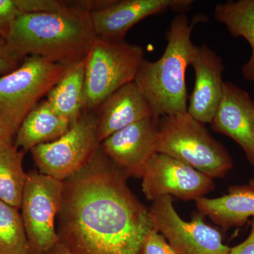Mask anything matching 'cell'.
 <instances>
[{
  "label": "cell",
  "instance_id": "1",
  "mask_svg": "<svg viewBox=\"0 0 254 254\" xmlns=\"http://www.w3.org/2000/svg\"><path fill=\"white\" fill-rule=\"evenodd\" d=\"M127 178L99 147L81 170L63 181L60 243L73 254H139L151 222Z\"/></svg>",
  "mask_w": 254,
  "mask_h": 254
},
{
  "label": "cell",
  "instance_id": "2",
  "mask_svg": "<svg viewBox=\"0 0 254 254\" xmlns=\"http://www.w3.org/2000/svg\"><path fill=\"white\" fill-rule=\"evenodd\" d=\"M90 1H73L59 12L21 15L6 41L10 49L24 59L36 55L66 66L86 58L97 38Z\"/></svg>",
  "mask_w": 254,
  "mask_h": 254
},
{
  "label": "cell",
  "instance_id": "3",
  "mask_svg": "<svg viewBox=\"0 0 254 254\" xmlns=\"http://www.w3.org/2000/svg\"><path fill=\"white\" fill-rule=\"evenodd\" d=\"M205 16L195 15L192 21L184 13L175 16L167 33L166 48L155 62L143 60L134 81L146 98L155 120L165 115L187 112L186 72L198 46L191 40L192 31Z\"/></svg>",
  "mask_w": 254,
  "mask_h": 254
},
{
  "label": "cell",
  "instance_id": "4",
  "mask_svg": "<svg viewBox=\"0 0 254 254\" xmlns=\"http://www.w3.org/2000/svg\"><path fill=\"white\" fill-rule=\"evenodd\" d=\"M155 120L157 153L177 159L213 179L226 176L233 168V160L225 146L188 112Z\"/></svg>",
  "mask_w": 254,
  "mask_h": 254
},
{
  "label": "cell",
  "instance_id": "5",
  "mask_svg": "<svg viewBox=\"0 0 254 254\" xmlns=\"http://www.w3.org/2000/svg\"><path fill=\"white\" fill-rule=\"evenodd\" d=\"M143 60L141 46L97 37L85 58L83 109L99 108L114 92L134 81Z\"/></svg>",
  "mask_w": 254,
  "mask_h": 254
},
{
  "label": "cell",
  "instance_id": "6",
  "mask_svg": "<svg viewBox=\"0 0 254 254\" xmlns=\"http://www.w3.org/2000/svg\"><path fill=\"white\" fill-rule=\"evenodd\" d=\"M69 67L31 55L14 71L0 76V114L14 134Z\"/></svg>",
  "mask_w": 254,
  "mask_h": 254
},
{
  "label": "cell",
  "instance_id": "7",
  "mask_svg": "<svg viewBox=\"0 0 254 254\" xmlns=\"http://www.w3.org/2000/svg\"><path fill=\"white\" fill-rule=\"evenodd\" d=\"M64 182L36 171L27 173L21 208L32 254H46L60 239L55 227Z\"/></svg>",
  "mask_w": 254,
  "mask_h": 254
},
{
  "label": "cell",
  "instance_id": "8",
  "mask_svg": "<svg viewBox=\"0 0 254 254\" xmlns=\"http://www.w3.org/2000/svg\"><path fill=\"white\" fill-rule=\"evenodd\" d=\"M97 118L82 113L63 136L31 150L40 173L64 181L81 170L99 148Z\"/></svg>",
  "mask_w": 254,
  "mask_h": 254
},
{
  "label": "cell",
  "instance_id": "9",
  "mask_svg": "<svg viewBox=\"0 0 254 254\" xmlns=\"http://www.w3.org/2000/svg\"><path fill=\"white\" fill-rule=\"evenodd\" d=\"M149 210L152 228L160 232L177 254H228L221 233L205 223L198 212L190 222L177 213L173 197H161L153 201Z\"/></svg>",
  "mask_w": 254,
  "mask_h": 254
},
{
  "label": "cell",
  "instance_id": "10",
  "mask_svg": "<svg viewBox=\"0 0 254 254\" xmlns=\"http://www.w3.org/2000/svg\"><path fill=\"white\" fill-rule=\"evenodd\" d=\"M141 178L143 193L152 201L166 195L185 201L197 200L215 189L211 177L161 153L150 159Z\"/></svg>",
  "mask_w": 254,
  "mask_h": 254
},
{
  "label": "cell",
  "instance_id": "11",
  "mask_svg": "<svg viewBox=\"0 0 254 254\" xmlns=\"http://www.w3.org/2000/svg\"><path fill=\"white\" fill-rule=\"evenodd\" d=\"M100 148L127 177L141 178L157 153L156 120L153 117L128 125L101 142Z\"/></svg>",
  "mask_w": 254,
  "mask_h": 254
},
{
  "label": "cell",
  "instance_id": "12",
  "mask_svg": "<svg viewBox=\"0 0 254 254\" xmlns=\"http://www.w3.org/2000/svg\"><path fill=\"white\" fill-rule=\"evenodd\" d=\"M192 0H123L91 12L92 23L96 36L113 41L125 40L130 28L145 18L167 10L186 11Z\"/></svg>",
  "mask_w": 254,
  "mask_h": 254
},
{
  "label": "cell",
  "instance_id": "13",
  "mask_svg": "<svg viewBox=\"0 0 254 254\" xmlns=\"http://www.w3.org/2000/svg\"><path fill=\"white\" fill-rule=\"evenodd\" d=\"M210 124L214 131L240 145L254 166V100L247 91L224 82L221 100Z\"/></svg>",
  "mask_w": 254,
  "mask_h": 254
},
{
  "label": "cell",
  "instance_id": "14",
  "mask_svg": "<svg viewBox=\"0 0 254 254\" xmlns=\"http://www.w3.org/2000/svg\"><path fill=\"white\" fill-rule=\"evenodd\" d=\"M190 65L195 85L187 112L200 123H210L221 100L225 66L220 57L205 44L198 46Z\"/></svg>",
  "mask_w": 254,
  "mask_h": 254
},
{
  "label": "cell",
  "instance_id": "15",
  "mask_svg": "<svg viewBox=\"0 0 254 254\" xmlns=\"http://www.w3.org/2000/svg\"><path fill=\"white\" fill-rule=\"evenodd\" d=\"M99 109L96 118L100 143L128 125L153 117L149 103L135 81L114 92Z\"/></svg>",
  "mask_w": 254,
  "mask_h": 254
},
{
  "label": "cell",
  "instance_id": "16",
  "mask_svg": "<svg viewBox=\"0 0 254 254\" xmlns=\"http://www.w3.org/2000/svg\"><path fill=\"white\" fill-rule=\"evenodd\" d=\"M195 201L201 215L225 230L243 226L254 217V187L250 185L230 187L228 194L216 198L202 197Z\"/></svg>",
  "mask_w": 254,
  "mask_h": 254
},
{
  "label": "cell",
  "instance_id": "17",
  "mask_svg": "<svg viewBox=\"0 0 254 254\" xmlns=\"http://www.w3.org/2000/svg\"><path fill=\"white\" fill-rule=\"evenodd\" d=\"M71 127L66 119L55 113L46 100H43L26 115L16 131L14 145L23 151L37 145L54 141Z\"/></svg>",
  "mask_w": 254,
  "mask_h": 254
},
{
  "label": "cell",
  "instance_id": "18",
  "mask_svg": "<svg viewBox=\"0 0 254 254\" xmlns=\"http://www.w3.org/2000/svg\"><path fill=\"white\" fill-rule=\"evenodd\" d=\"M84 88L85 59L68 68L46 100L55 113L73 125L84 110Z\"/></svg>",
  "mask_w": 254,
  "mask_h": 254
},
{
  "label": "cell",
  "instance_id": "19",
  "mask_svg": "<svg viewBox=\"0 0 254 254\" xmlns=\"http://www.w3.org/2000/svg\"><path fill=\"white\" fill-rule=\"evenodd\" d=\"M214 17L225 25L232 37H242L250 45L252 55L242 66V73L247 81L254 82V0L227 1L217 4Z\"/></svg>",
  "mask_w": 254,
  "mask_h": 254
},
{
  "label": "cell",
  "instance_id": "20",
  "mask_svg": "<svg viewBox=\"0 0 254 254\" xmlns=\"http://www.w3.org/2000/svg\"><path fill=\"white\" fill-rule=\"evenodd\" d=\"M23 152L11 143L0 144V200L19 209L27 173L23 168Z\"/></svg>",
  "mask_w": 254,
  "mask_h": 254
},
{
  "label": "cell",
  "instance_id": "21",
  "mask_svg": "<svg viewBox=\"0 0 254 254\" xmlns=\"http://www.w3.org/2000/svg\"><path fill=\"white\" fill-rule=\"evenodd\" d=\"M0 254H32L18 209L1 200Z\"/></svg>",
  "mask_w": 254,
  "mask_h": 254
},
{
  "label": "cell",
  "instance_id": "22",
  "mask_svg": "<svg viewBox=\"0 0 254 254\" xmlns=\"http://www.w3.org/2000/svg\"><path fill=\"white\" fill-rule=\"evenodd\" d=\"M16 3L22 14L59 12L72 5V1L61 0H16Z\"/></svg>",
  "mask_w": 254,
  "mask_h": 254
},
{
  "label": "cell",
  "instance_id": "23",
  "mask_svg": "<svg viewBox=\"0 0 254 254\" xmlns=\"http://www.w3.org/2000/svg\"><path fill=\"white\" fill-rule=\"evenodd\" d=\"M139 254H177L168 241L153 228L150 229L143 239Z\"/></svg>",
  "mask_w": 254,
  "mask_h": 254
},
{
  "label": "cell",
  "instance_id": "24",
  "mask_svg": "<svg viewBox=\"0 0 254 254\" xmlns=\"http://www.w3.org/2000/svg\"><path fill=\"white\" fill-rule=\"evenodd\" d=\"M21 15L16 0H0V38L6 39L13 23Z\"/></svg>",
  "mask_w": 254,
  "mask_h": 254
},
{
  "label": "cell",
  "instance_id": "25",
  "mask_svg": "<svg viewBox=\"0 0 254 254\" xmlns=\"http://www.w3.org/2000/svg\"><path fill=\"white\" fill-rule=\"evenodd\" d=\"M23 58L10 49L6 40L0 38V74L14 71L22 63Z\"/></svg>",
  "mask_w": 254,
  "mask_h": 254
},
{
  "label": "cell",
  "instance_id": "26",
  "mask_svg": "<svg viewBox=\"0 0 254 254\" xmlns=\"http://www.w3.org/2000/svg\"><path fill=\"white\" fill-rule=\"evenodd\" d=\"M228 254H254V217L248 237L240 245L230 248Z\"/></svg>",
  "mask_w": 254,
  "mask_h": 254
},
{
  "label": "cell",
  "instance_id": "27",
  "mask_svg": "<svg viewBox=\"0 0 254 254\" xmlns=\"http://www.w3.org/2000/svg\"><path fill=\"white\" fill-rule=\"evenodd\" d=\"M14 133L11 131L7 123L0 114V144L4 142L10 141Z\"/></svg>",
  "mask_w": 254,
  "mask_h": 254
},
{
  "label": "cell",
  "instance_id": "28",
  "mask_svg": "<svg viewBox=\"0 0 254 254\" xmlns=\"http://www.w3.org/2000/svg\"><path fill=\"white\" fill-rule=\"evenodd\" d=\"M46 254H73L64 247L63 244H57L53 248H52L49 252H47Z\"/></svg>",
  "mask_w": 254,
  "mask_h": 254
},
{
  "label": "cell",
  "instance_id": "29",
  "mask_svg": "<svg viewBox=\"0 0 254 254\" xmlns=\"http://www.w3.org/2000/svg\"><path fill=\"white\" fill-rule=\"evenodd\" d=\"M250 185L254 187V177L250 180Z\"/></svg>",
  "mask_w": 254,
  "mask_h": 254
}]
</instances>
